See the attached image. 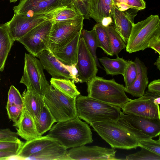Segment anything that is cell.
<instances>
[{
  "mask_svg": "<svg viewBox=\"0 0 160 160\" xmlns=\"http://www.w3.org/2000/svg\"><path fill=\"white\" fill-rule=\"evenodd\" d=\"M93 130L111 148L127 150L139 147L141 139L151 138L120 118L116 121L99 122L89 124Z\"/></svg>",
  "mask_w": 160,
  "mask_h": 160,
  "instance_id": "obj_1",
  "label": "cell"
},
{
  "mask_svg": "<svg viewBox=\"0 0 160 160\" xmlns=\"http://www.w3.org/2000/svg\"><path fill=\"white\" fill-rule=\"evenodd\" d=\"M47 135L67 149L93 142L90 126L78 116L72 119L57 122L52 127Z\"/></svg>",
  "mask_w": 160,
  "mask_h": 160,
  "instance_id": "obj_2",
  "label": "cell"
},
{
  "mask_svg": "<svg viewBox=\"0 0 160 160\" xmlns=\"http://www.w3.org/2000/svg\"><path fill=\"white\" fill-rule=\"evenodd\" d=\"M78 117L89 124L92 122L116 121L121 118V108L79 95L76 98Z\"/></svg>",
  "mask_w": 160,
  "mask_h": 160,
  "instance_id": "obj_3",
  "label": "cell"
},
{
  "mask_svg": "<svg viewBox=\"0 0 160 160\" xmlns=\"http://www.w3.org/2000/svg\"><path fill=\"white\" fill-rule=\"evenodd\" d=\"M88 96L121 108L131 99L127 96L123 84L114 79L107 80L96 76L87 82Z\"/></svg>",
  "mask_w": 160,
  "mask_h": 160,
  "instance_id": "obj_4",
  "label": "cell"
},
{
  "mask_svg": "<svg viewBox=\"0 0 160 160\" xmlns=\"http://www.w3.org/2000/svg\"><path fill=\"white\" fill-rule=\"evenodd\" d=\"M160 37V19L158 15H151L144 20L134 24L126 44L129 53L143 51L150 43Z\"/></svg>",
  "mask_w": 160,
  "mask_h": 160,
  "instance_id": "obj_5",
  "label": "cell"
},
{
  "mask_svg": "<svg viewBox=\"0 0 160 160\" xmlns=\"http://www.w3.org/2000/svg\"><path fill=\"white\" fill-rule=\"evenodd\" d=\"M43 98L45 105L56 122L65 121L77 116L76 98L66 95L51 85Z\"/></svg>",
  "mask_w": 160,
  "mask_h": 160,
  "instance_id": "obj_6",
  "label": "cell"
},
{
  "mask_svg": "<svg viewBox=\"0 0 160 160\" xmlns=\"http://www.w3.org/2000/svg\"><path fill=\"white\" fill-rule=\"evenodd\" d=\"M84 19L83 16L81 15L70 20L53 21L49 37L48 50L54 54L62 49L82 31Z\"/></svg>",
  "mask_w": 160,
  "mask_h": 160,
  "instance_id": "obj_7",
  "label": "cell"
},
{
  "mask_svg": "<svg viewBox=\"0 0 160 160\" xmlns=\"http://www.w3.org/2000/svg\"><path fill=\"white\" fill-rule=\"evenodd\" d=\"M44 69L41 62L36 57L25 53L23 74L20 82L24 84L27 90L44 97L50 85L47 80Z\"/></svg>",
  "mask_w": 160,
  "mask_h": 160,
  "instance_id": "obj_8",
  "label": "cell"
},
{
  "mask_svg": "<svg viewBox=\"0 0 160 160\" xmlns=\"http://www.w3.org/2000/svg\"><path fill=\"white\" fill-rule=\"evenodd\" d=\"M64 8L31 16L14 14L12 19L4 24L11 39L14 42L18 41L36 26L46 21L53 19L58 12Z\"/></svg>",
  "mask_w": 160,
  "mask_h": 160,
  "instance_id": "obj_9",
  "label": "cell"
},
{
  "mask_svg": "<svg viewBox=\"0 0 160 160\" xmlns=\"http://www.w3.org/2000/svg\"><path fill=\"white\" fill-rule=\"evenodd\" d=\"M160 95L147 91L138 98L130 99L121 108L125 114L160 119Z\"/></svg>",
  "mask_w": 160,
  "mask_h": 160,
  "instance_id": "obj_10",
  "label": "cell"
},
{
  "mask_svg": "<svg viewBox=\"0 0 160 160\" xmlns=\"http://www.w3.org/2000/svg\"><path fill=\"white\" fill-rule=\"evenodd\" d=\"M53 19L46 21L34 28L18 41L27 51L37 57L43 51L48 50V44Z\"/></svg>",
  "mask_w": 160,
  "mask_h": 160,
  "instance_id": "obj_11",
  "label": "cell"
},
{
  "mask_svg": "<svg viewBox=\"0 0 160 160\" xmlns=\"http://www.w3.org/2000/svg\"><path fill=\"white\" fill-rule=\"evenodd\" d=\"M66 7L73 8L68 0H21L13 9L14 14L31 16Z\"/></svg>",
  "mask_w": 160,
  "mask_h": 160,
  "instance_id": "obj_12",
  "label": "cell"
},
{
  "mask_svg": "<svg viewBox=\"0 0 160 160\" xmlns=\"http://www.w3.org/2000/svg\"><path fill=\"white\" fill-rule=\"evenodd\" d=\"M77 59L75 67L78 78L80 82L87 83L96 76L98 69L94 58L82 37L79 40Z\"/></svg>",
  "mask_w": 160,
  "mask_h": 160,
  "instance_id": "obj_13",
  "label": "cell"
},
{
  "mask_svg": "<svg viewBox=\"0 0 160 160\" xmlns=\"http://www.w3.org/2000/svg\"><path fill=\"white\" fill-rule=\"evenodd\" d=\"M116 151L112 148L83 145L71 148L68 151V156L69 160H120L116 156Z\"/></svg>",
  "mask_w": 160,
  "mask_h": 160,
  "instance_id": "obj_14",
  "label": "cell"
},
{
  "mask_svg": "<svg viewBox=\"0 0 160 160\" xmlns=\"http://www.w3.org/2000/svg\"><path fill=\"white\" fill-rule=\"evenodd\" d=\"M138 11L130 9L127 11L120 10L114 4L112 15L115 29L127 44L134 23V19Z\"/></svg>",
  "mask_w": 160,
  "mask_h": 160,
  "instance_id": "obj_15",
  "label": "cell"
},
{
  "mask_svg": "<svg viewBox=\"0 0 160 160\" xmlns=\"http://www.w3.org/2000/svg\"><path fill=\"white\" fill-rule=\"evenodd\" d=\"M121 117L133 128L152 138L160 134V119H153L121 112Z\"/></svg>",
  "mask_w": 160,
  "mask_h": 160,
  "instance_id": "obj_16",
  "label": "cell"
},
{
  "mask_svg": "<svg viewBox=\"0 0 160 160\" xmlns=\"http://www.w3.org/2000/svg\"><path fill=\"white\" fill-rule=\"evenodd\" d=\"M37 57L39 58L44 69L52 78L68 79L75 81L68 70L48 50L43 51Z\"/></svg>",
  "mask_w": 160,
  "mask_h": 160,
  "instance_id": "obj_17",
  "label": "cell"
},
{
  "mask_svg": "<svg viewBox=\"0 0 160 160\" xmlns=\"http://www.w3.org/2000/svg\"><path fill=\"white\" fill-rule=\"evenodd\" d=\"M13 126L15 127L18 136L26 141L42 136L37 131L33 117L24 108Z\"/></svg>",
  "mask_w": 160,
  "mask_h": 160,
  "instance_id": "obj_18",
  "label": "cell"
},
{
  "mask_svg": "<svg viewBox=\"0 0 160 160\" xmlns=\"http://www.w3.org/2000/svg\"><path fill=\"white\" fill-rule=\"evenodd\" d=\"M134 62L137 68V76L131 86L124 88V91L133 97L139 98L144 94L148 83V68L144 63L138 57H136Z\"/></svg>",
  "mask_w": 160,
  "mask_h": 160,
  "instance_id": "obj_19",
  "label": "cell"
},
{
  "mask_svg": "<svg viewBox=\"0 0 160 160\" xmlns=\"http://www.w3.org/2000/svg\"><path fill=\"white\" fill-rule=\"evenodd\" d=\"M58 142L47 135L38 137L24 142L16 156L18 159L24 160L32 155L41 150L45 147ZM59 143V142H58Z\"/></svg>",
  "mask_w": 160,
  "mask_h": 160,
  "instance_id": "obj_20",
  "label": "cell"
},
{
  "mask_svg": "<svg viewBox=\"0 0 160 160\" xmlns=\"http://www.w3.org/2000/svg\"><path fill=\"white\" fill-rule=\"evenodd\" d=\"M113 0H90L88 11L90 18L101 23L106 19H112Z\"/></svg>",
  "mask_w": 160,
  "mask_h": 160,
  "instance_id": "obj_21",
  "label": "cell"
},
{
  "mask_svg": "<svg viewBox=\"0 0 160 160\" xmlns=\"http://www.w3.org/2000/svg\"><path fill=\"white\" fill-rule=\"evenodd\" d=\"M24 160H69L68 151L58 142L47 146Z\"/></svg>",
  "mask_w": 160,
  "mask_h": 160,
  "instance_id": "obj_22",
  "label": "cell"
},
{
  "mask_svg": "<svg viewBox=\"0 0 160 160\" xmlns=\"http://www.w3.org/2000/svg\"><path fill=\"white\" fill-rule=\"evenodd\" d=\"M81 32H78L62 49L53 54L62 63L69 66L76 65Z\"/></svg>",
  "mask_w": 160,
  "mask_h": 160,
  "instance_id": "obj_23",
  "label": "cell"
},
{
  "mask_svg": "<svg viewBox=\"0 0 160 160\" xmlns=\"http://www.w3.org/2000/svg\"><path fill=\"white\" fill-rule=\"evenodd\" d=\"M24 108L33 117H39L45 106L43 97L25 89L22 94Z\"/></svg>",
  "mask_w": 160,
  "mask_h": 160,
  "instance_id": "obj_24",
  "label": "cell"
},
{
  "mask_svg": "<svg viewBox=\"0 0 160 160\" xmlns=\"http://www.w3.org/2000/svg\"><path fill=\"white\" fill-rule=\"evenodd\" d=\"M103 66L106 73L112 76L121 74L123 75L126 67L127 60L118 55L115 59H111L106 57L98 58Z\"/></svg>",
  "mask_w": 160,
  "mask_h": 160,
  "instance_id": "obj_25",
  "label": "cell"
},
{
  "mask_svg": "<svg viewBox=\"0 0 160 160\" xmlns=\"http://www.w3.org/2000/svg\"><path fill=\"white\" fill-rule=\"evenodd\" d=\"M14 41L4 24H0V72L2 71Z\"/></svg>",
  "mask_w": 160,
  "mask_h": 160,
  "instance_id": "obj_26",
  "label": "cell"
},
{
  "mask_svg": "<svg viewBox=\"0 0 160 160\" xmlns=\"http://www.w3.org/2000/svg\"><path fill=\"white\" fill-rule=\"evenodd\" d=\"M50 84L66 95L76 98L80 95L75 84V81L68 79L52 78Z\"/></svg>",
  "mask_w": 160,
  "mask_h": 160,
  "instance_id": "obj_27",
  "label": "cell"
},
{
  "mask_svg": "<svg viewBox=\"0 0 160 160\" xmlns=\"http://www.w3.org/2000/svg\"><path fill=\"white\" fill-rule=\"evenodd\" d=\"M95 32L98 47L101 48L107 55L113 56L109 36L106 27L97 22L93 28Z\"/></svg>",
  "mask_w": 160,
  "mask_h": 160,
  "instance_id": "obj_28",
  "label": "cell"
},
{
  "mask_svg": "<svg viewBox=\"0 0 160 160\" xmlns=\"http://www.w3.org/2000/svg\"><path fill=\"white\" fill-rule=\"evenodd\" d=\"M34 119L37 131L41 135L50 130L53 124L56 122L45 105L40 116Z\"/></svg>",
  "mask_w": 160,
  "mask_h": 160,
  "instance_id": "obj_29",
  "label": "cell"
},
{
  "mask_svg": "<svg viewBox=\"0 0 160 160\" xmlns=\"http://www.w3.org/2000/svg\"><path fill=\"white\" fill-rule=\"evenodd\" d=\"M110 39L112 52L113 55H118L126 46L121 37L116 31L114 24L105 27Z\"/></svg>",
  "mask_w": 160,
  "mask_h": 160,
  "instance_id": "obj_30",
  "label": "cell"
},
{
  "mask_svg": "<svg viewBox=\"0 0 160 160\" xmlns=\"http://www.w3.org/2000/svg\"><path fill=\"white\" fill-rule=\"evenodd\" d=\"M81 36L83 38L88 48L94 58L97 67L102 68L96 55V50L98 46L94 30L92 29L90 31H88L85 29H82Z\"/></svg>",
  "mask_w": 160,
  "mask_h": 160,
  "instance_id": "obj_31",
  "label": "cell"
},
{
  "mask_svg": "<svg viewBox=\"0 0 160 160\" xmlns=\"http://www.w3.org/2000/svg\"><path fill=\"white\" fill-rule=\"evenodd\" d=\"M113 2L114 4L122 11L129 9L139 11L144 9L146 7L144 0H113Z\"/></svg>",
  "mask_w": 160,
  "mask_h": 160,
  "instance_id": "obj_32",
  "label": "cell"
},
{
  "mask_svg": "<svg viewBox=\"0 0 160 160\" xmlns=\"http://www.w3.org/2000/svg\"><path fill=\"white\" fill-rule=\"evenodd\" d=\"M141 150L133 154L126 156V160H160V155L142 147Z\"/></svg>",
  "mask_w": 160,
  "mask_h": 160,
  "instance_id": "obj_33",
  "label": "cell"
},
{
  "mask_svg": "<svg viewBox=\"0 0 160 160\" xmlns=\"http://www.w3.org/2000/svg\"><path fill=\"white\" fill-rule=\"evenodd\" d=\"M82 15L75 9L66 7L58 11L53 19V22H57L75 19Z\"/></svg>",
  "mask_w": 160,
  "mask_h": 160,
  "instance_id": "obj_34",
  "label": "cell"
},
{
  "mask_svg": "<svg viewBox=\"0 0 160 160\" xmlns=\"http://www.w3.org/2000/svg\"><path fill=\"white\" fill-rule=\"evenodd\" d=\"M137 75V68L134 62L132 60H128L123 75L125 85V88H128L131 86L136 78Z\"/></svg>",
  "mask_w": 160,
  "mask_h": 160,
  "instance_id": "obj_35",
  "label": "cell"
},
{
  "mask_svg": "<svg viewBox=\"0 0 160 160\" xmlns=\"http://www.w3.org/2000/svg\"><path fill=\"white\" fill-rule=\"evenodd\" d=\"M24 143L18 138L0 140V151H10L18 153Z\"/></svg>",
  "mask_w": 160,
  "mask_h": 160,
  "instance_id": "obj_36",
  "label": "cell"
},
{
  "mask_svg": "<svg viewBox=\"0 0 160 160\" xmlns=\"http://www.w3.org/2000/svg\"><path fill=\"white\" fill-rule=\"evenodd\" d=\"M158 140H153L151 138L141 139L139 147L144 148L153 152L160 155V138Z\"/></svg>",
  "mask_w": 160,
  "mask_h": 160,
  "instance_id": "obj_37",
  "label": "cell"
},
{
  "mask_svg": "<svg viewBox=\"0 0 160 160\" xmlns=\"http://www.w3.org/2000/svg\"><path fill=\"white\" fill-rule=\"evenodd\" d=\"M7 104H14L24 108L22 96L13 85L11 86L8 91Z\"/></svg>",
  "mask_w": 160,
  "mask_h": 160,
  "instance_id": "obj_38",
  "label": "cell"
},
{
  "mask_svg": "<svg viewBox=\"0 0 160 160\" xmlns=\"http://www.w3.org/2000/svg\"><path fill=\"white\" fill-rule=\"evenodd\" d=\"M90 0H69L73 9L80 12L84 19H89L88 11V4Z\"/></svg>",
  "mask_w": 160,
  "mask_h": 160,
  "instance_id": "obj_39",
  "label": "cell"
},
{
  "mask_svg": "<svg viewBox=\"0 0 160 160\" xmlns=\"http://www.w3.org/2000/svg\"><path fill=\"white\" fill-rule=\"evenodd\" d=\"M6 107L8 118L14 123L18 121L24 108L14 104H7Z\"/></svg>",
  "mask_w": 160,
  "mask_h": 160,
  "instance_id": "obj_40",
  "label": "cell"
},
{
  "mask_svg": "<svg viewBox=\"0 0 160 160\" xmlns=\"http://www.w3.org/2000/svg\"><path fill=\"white\" fill-rule=\"evenodd\" d=\"M17 132L12 131L9 128L0 129V140L7 138H18Z\"/></svg>",
  "mask_w": 160,
  "mask_h": 160,
  "instance_id": "obj_41",
  "label": "cell"
},
{
  "mask_svg": "<svg viewBox=\"0 0 160 160\" xmlns=\"http://www.w3.org/2000/svg\"><path fill=\"white\" fill-rule=\"evenodd\" d=\"M148 91L151 93L160 95V79L154 80L148 86Z\"/></svg>",
  "mask_w": 160,
  "mask_h": 160,
  "instance_id": "obj_42",
  "label": "cell"
},
{
  "mask_svg": "<svg viewBox=\"0 0 160 160\" xmlns=\"http://www.w3.org/2000/svg\"><path fill=\"white\" fill-rule=\"evenodd\" d=\"M17 153L12 151H0V160L10 159L11 158L16 156Z\"/></svg>",
  "mask_w": 160,
  "mask_h": 160,
  "instance_id": "obj_43",
  "label": "cell"
},
{
  "mask_svg": "<svg viewBox=\"0 0 160 160\" xmlns=\"http://www.w3.org/2000/svg\"><path fill=\"white\" fill-rule=\"evenodd\" d=\"M148 48L153 49L155 53L160 55V37L157 38L152 42L149 44Z\"/></svg>",
  "mask_w": 160,
  "mask_h": 160,
  "instance_id": "obj_44",
  "label": "cell"
},
{
  "mask_svg": "<svg viewBox=\"0 0 160 160\" xmlns=\"http://www.w3.org/2000/svg\"><path fill=\"white\" fill-rule=\"evenodd\" d=\"M154 64L156 65L158 69L160 70V56L159 55L158 58L156 62H155Z\"/></svg>",
  "mask_w": 160,
  "mask_h": 160,
  "instance_id": "obj_45",
  "label": "cell"
},
{
  "mask_svg": "<svg viewBox=\"0 0 160 160\" xmlns=\"http://www.w3.org/2000/svg\"><path fill=\"white\" fill-rule=\"evenodd\" d=\"M10 2H15L18 0H9Z\"/></svg>",
  "mask_w": 160,
  "mask_h": 160,
  "instance_id": "obj_46",
  "label": "cell"
}]
</instances>
